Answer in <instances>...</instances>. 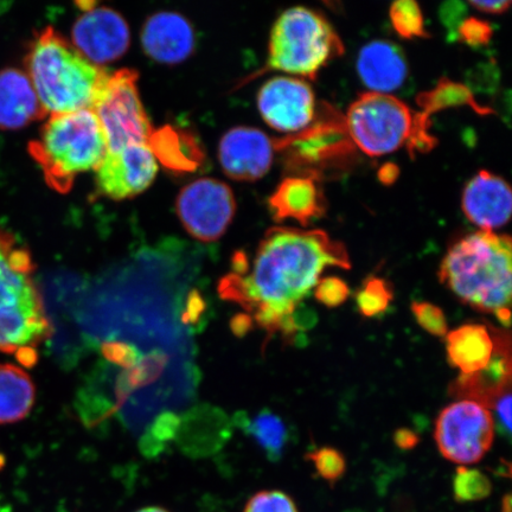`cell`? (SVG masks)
<instances>
[{
  "label": "cell",
  "instance_id": "cell-38",
  "mask_svg": "<svg viewBox=\"0 0 512 512\" xmlns=\"http://www.w3.org/2000/svg\"><path fill=\"white\" fill-rule=\"evenodd\" d=\"M134 512H170V511L166 510L165 508H162V507H146V508H142L137 511H134Z\"/></svg>",
  "mask_w": 512,
  "mask_h": 512
},
{
  "label": "cell",
  "instance_id": "cell-18",
  "mask_svg": "<svg viewBox=\"0 0 512 512\" xmlns=\"http://www.w3.org/2000/svg\"><path fill=\"white\" fill-rule=\"evenodd\" d=\"M357 72L370 92L389 94L405 83L408 63L405 54L395 43L374 40L358 54Z\"/></svg>",
  "mask_w": 512,
  "mask_h": 512
},
{
  "label": "cell",
  "instance_id": "cell-15",
  "mask_svg": "<svg viewBox=\"0 0 512 512\" xmlns=\"http://www.w3.org/2000/svg\"><path fill=\"white\" fill-rule=\"evenodd\" d=\"M462 207L467 219L480 230L494 232L510 220L512 195L509 184L489 171H480L466 184Z\"/></svg>",
  "mask_w": 512,
  "mask_h": 512
},
{
  "label": "cell",
  "instance_id": "cell-23",
  "mask_svg": "<svg viewBox=\"0 0 512 512\" xmlns=\"http://www.w3.org/2000/svg\"><path fill=\"white\" fill-rule=\"evenodd\" d=\"M238 421L241 430L254 439L267 458L279 462L288 441L285 421L267 408L253 416L239 414Z\"/></svg>",
  "mask_w": 512,
  "mask_h": 512
},
{
  "label": "cell",
  "instance_id": "cell-24",
  "mask_svg": "<svg viewBox=\"0 0 512 512\" xmlns=\"http://www.w3.org/2000/svg\"><path fill=\"white\" fill-rule=\"evenodd\" d=\"M452 488L457 503H476L491 495L492 483L482 471L459 466L453 477Z\"/></svg>",
  "mask_w": 512,
  "mask_h": 512
},
{
  "label": "cell",
  "instance_id": "cell-30",
  "mask_svg": "<svg viewBox=\"0 0 512 512\" xmlns=\"http://www.w3.org/2000/svg\"><path fill=\"white\" fill-rule=\"evenodd\" d=\"M350 296V288L344 280L336 277L320 279L315 287L317 302L329 309L343 305Z\"/></svg>",
  "mask_w": 512,
  "mask_h": 512
},
{
  "label": "cell",
  "instance_id": "cell-25",
  "mask_svg": "<svg viewBox=\"0 0 512 512\" xmlns=\"http://www.w3.org/2000/svg\"><path fill=\"white\" fill-rule=\"evenodd\" d=\"M393 298V287L388 281L369 277L356 294V304L364 317L374 318L388 310Z\"/></svg>",
  "mask_w": 512,
  "mask_h": 512
},
{
  "label": "cell",
  "instance_id": "cell-5",
  "mask_svg": "<svg viewBox=\"0 0 512 512\" xmlns=\"http://www.w3.org/2000/svg\"><path fill=\"white\" fill-rule=\"evenodd\" d=\"M29 152L49 187L67 194L76 177L99 168L108 145L98 117L92 110H82L50 115Z\"/></svg>",
  "mask_w": 512,
  "mask_h": 512
},
{
  "label": "cell",
  "instance_id": "cell-41",
  "mask_svg": "<svg viewBox=\"0 0 512 512\" xmlns=\"http://www.w3.org/2000/svg\"><path fill=\"white\" fill-rule=\"evenodd\" d=\"M349 512H360V511H349Z\"/></svg>",
  "mask_w": 512,
  "mask_h": 512
},
{
  "label": "cell",
  "instance_id": "cell-3",
  "mask_svg": "<svg viewBox=\"0 0 512 512\" xmlns=\"http://www.w3.org/2000/svg\"><path fill=\"white\" fill-rule=\"evenodd\" d=\"M25 66L46 115L92 110L108 78L105 69L51 27L31 42Z\"/></svg>",
  "mask_w": 512,
  "mask_h": 512
},
{
  "label": "cell",
  "instance_id": "cell-31",
  "mask_svg": "<svg viewBox=\"0 0 512 512\" xmlns=\"http://www.w3.org/2000/svg\"><path fill=\"white\" fill-rule=\"evenodd\" d=\"M458 34L464 42L471 46H478V44H485L490 40L492 29L488 23L470 18L460 24Z\"/></svg>",
  "mask_w": 512,
  "mask_h": 512
},
{
  "label": "cell",
  "instance_id": "cell-27",
  "mask_svg": "<svg viewBox=\"0 0 512 512\" xmlns=\"http://www.w3.org/2000/svg\"><path fill=\"white\" fill-rule=\"evenodd\" d=\"M306 460L315 467L317 475L331 485L341 480L347 471V460L334 447L324 446L307 453Z\"/></svg>",
  "mask_w": 512,
  "mask_h": 512
},
{
  "label": "cell",
  "instance_id": "cell-32",
  "mask_svg": "<svg viewBox=\"0 0 512 512\" xmlns=\"http://www.w3.org/2000/svg\"><path fill=\"white\" fill-rule=\"evenodd\" d=\"M491 408L495 409L496 413V419L495 422H497L499 430L503 432V434L507 435V437H510L511 434V393H505L501 396V398H498L494 405L491 406Z\"/></svg>",
  "mask_w": 512,
  "mask_h": 512
},
{
  "label": "cell",
  "instance_id": "cell-14",
  "mask_svg": "<svg viewBox=\"0 0 512 512\" xmlns=\"http://www.w3.org/2000/svg\"><path fill=\"white\" fill-rule=\"evenodd\" d=\"M278 140L271 139L254 127L238 126L221 139L219 159L229 178L240 182H254L271 170Z\"/></svg>",
  "mask_w": 512,
  "mask_h": 512
},
{
  "label": "cell",
  "instance_id": "cell-10",
  "mask_svg": "<svg viewBox=\"0 0 512 512\" xmlns=\"http://www.w3.org/2000/svg\"><path fill=\"white\" fill-rule=\"evenodd\" d=\"M176 209L179 220L192 238L211 242L227 232L234 219L236 202L226 183L201 178L179 192Z\"/></svg>",
  "mask_w": 512,
  "mask_h": 512
},
{
  "label": "cell",
  "instance_id": "cell-9",
  "mask_svg": "<svg viewBox=\"0 0 512 512\" xmlns=\"http://www.w3.org/2000/svg\"><path fill=\"white\" fill-rule=\"evenodd\" d=\"M494 415L482 403L459 400L440 412L434 439L441 456L460 466L477 464L495 440Z\"/></svg>",
  "mask_w": 512,
  "mask_h": 512
},
{
  "label": "cell",
  "instance_id": "cell-2",
  "mask_svg": "<svg viewBox=\"0 0 512 512\" xmlns=\"http://www.w3.org/2000/svg\"><path fill=\"white\" fill-rule=\"evenodd\" d=\"M510 236L479 232L448 248L439 268L440 283L460 302L484 313L510 309L512 294Z\"/></svg>",
  "mask_w": 512,
  "mask_h": 512
},
{
  "label": "cell",
  "instance_id": "cell-29",
  "mask_svg": "<svg viewBox=\"0 0 512 512\" xmlns=\"http://www.w3.org/2000/svg\"><path fill=\"white\" fill-rule=\"evenodd\" d=\"M416 322L428 334L435 337H446L448 324L445 313L439 306L427 302H415L411 306Z\"/></svg>",
  "mask_w": 512,
  "mask_h": 512
},
{
  "label": "cell",
  "instance_id": "cell-35",
  "mask_svg": "<svg viewBox=\"0 0 512 512\" xmlns=\"http://www.w3.org/2000/svg\"><path fill=\"white\" fill-rule=\"evenodd\" d=\"M394 443L403 451L413 450L420 443L419 434L409 428H399L394 433Z\"/></svg>",
  "mask_w": 512,
  "mask_h": 512
},
{
  "label": "cell",
  "instance_id": "cell-21",
  "mask_svg": "<svg viewBox=\"0 0 512 512\" xmlns=\"http://www.w3.org/2000/svg\"><path fill=\"white\" fill-rule=\"evenodd\" d=\"M274 220L292 219L309 226L313 219L324 214V198L313 178L284 179L268 200Z\"/></svg>",
  "mask_w": 512,
  "mask_h": 512
},
{
  "label": "cell",
  "instance_id": "cell-17",
  "mask_svg": "<svg viewBox=\"0 0 512 512\" xmlns=\"http://www.w3.org/2000/svg\"><path fill=\"white\" fill-rule=\"evenodd\" d=\"M142 44L146 55L163 64H178L195 49V32L187 18L162 11L144 24Z\"/></svg>",
  "mask_w": 512,
  "mask_h": 512
},
{
  "label": "cell",
  "instance_id": "cell-20",
  "mask_svg": "<svg viewBox=\"0 0 512 512\" xmlns=\"http://www.w3.org/2000/svg\"><path fill=\"white\" fill-rule=\"evenodd\" d=\"M495 347L494 329L483 324H464L446 335L448 363L464 376L477 374L488 367Z\"/></svg>",
  "mask_w": 512,
  "mask_h": 512
},
{
  "label": "cell",
  "instance_id": "cell-36",
  "mask_svg": "<svg viewBox=\"0 0 512 512\" xmlns=\"http://www.w3.org/2000/svg\"><path fill=\"white\" fill-rule=\"evenodd\" d=\"M470 4L479 11L488 12V14H503L510 8L511 2L503 0V2H478L471 0Z\"/></svg>",
  "mask_w": 512,
  "mask_h": 512
},
{
  "label": "cell",
  "instance_id": "cell-37",
  "mask_svg": "<svg viewBox=\"0 0 512 512\" xmlns=\"http://www.w3.org/2000/svg\"><path fill=\"white\" fill-rule=\"evenodd\" d=\"M502 512H511V495H505L502 502Z\"/></svg>",
  "mask_w": 512,
  "mask_h": 512
},
{
  "label": "cell",
  "instance_id": "cell-28",
  "mask_svg": "<svg viewBox=\"0 0 512 512\" xmlns=\"http://www.w3.org/2000/svg\"><path fill=\"white\" fill-rule=\"evenodd\" d=\"M243 512H300L291 496L279 490L256 492L243 508Z\"/></svg>",
  "mask_w": 512,
  "mask_h": 512
},
{
  "label": "cell",
  "instance_id": "cell-19",
  "mask_svg": "<svg viewBox=\"0 0 512 512\" xmlns=\"http://www.w3.org/2000/svg\"><path fill=\"white\" fill-rule=\"evenodd\" d=\"M46 117L29 76L16 68L0 72V128L15 131Z\"/></svg>",
  "mask_w": 512,
  "mask_h": 512
},
{
  "label": "cell",
  "instance_id": "cell-40",
  "mask_svg": "<svg viewBox=\"0 0 512 512\" xmlns=\"http://www.w3.org/2000/svg\"><path fill=\"white\" fill-rule=\"evenodd\" d=\"M4 466H5V458H4L3 454H0V470H2Z\"/></svg>",
  "mask_w": 512,
  "mask_h": 512
},
{
  "label": "cell",
  "instance_id": "cell-13",
  "mask_svg": "<svg viewBox=\"0 0 512 512\" xmlns=\"http://www.w3.org/2000/svg\"><path fill=\"white\" fill-rule=\"evenodd\" d=\"M315 107V93L309 83L290 76L268 80L258 93L262 119L279 132L304 130L315 118Z\"/></svg>",
  "mask_w": 512,
  "mask_h": 512
},
{
  "label": "cell",
  "instance_id": "cell-1",
  "mask_svg": "<svg viewBox=\"0 0 512 512\" xmlns=\"http://www.w3.org/2000/svg\"><path fill=\"white\" fill-rule=\"evenodd\" d=\"M329 267L350 270L347 248L324 230L275 227L267 230L252 262L238 252L233 271L220 281L223 299L239 304L268 335L296 341L291 315Z\"/></svg>",
  "mask_w": 512,
  "mask_h": 512
},
{
  "label": "cell",
  "instance_id": "cell-16",
  "mask_svg": "<svg viewBox=\"0 0 512 512\" xmlns=\"http://www.w3.org/2000/svg\"><path fill=\"white\" fill-rule=\"evenodd\" d=\"M495 354L488 367L470 376L460 375L450 388L459 399L472 400L491 408L511 389V338L509 332L494 329Z\"/></svg>",
  "mask_w": 512,
  "mask_h": 512
},
{
  "label": "cell",
  "instance_id": "cell-8",
  "mask_svg": "<svg viewBox=\"0 0 512 512\" xmlns=\"http://www.w3.org/2000/svg\"><path fill=\"white\" fill-rule=\"evenodd\" d=\"M137 82L136 70H118L108 75L96 96L92 111L105 132L108 151L132 144L149 145L155 133L140 99Z\"/></svg>",
  "mask_w": 512,
  "mask_h": 512
},
{
  "label": "cell",
  "instance_id": "cell-12",
  "mask_svg": "<svg viewBox=\"0 0 512 512\" xmlns=\"http://www.w3.org/2000/svg\"><path fill=\"white\" fill-rule=\"evenodd\" d=\"M83 14L72 30L73 46L88 61L104 64L120 59L130 48V28L119 12L83 3Z\"/></svg>",
  "mask_w": 512,
  "mask_h": 512
},
{
  "label": "cell",
  "instance_id": "cell-34",
  "mask_svg": "<svg viewBox=\"0 0 512 512\" xmlns=\"http://www.w3.org/2000/svg\"><path fill=\"white\" fill-rule=\"evenodd\" d=\"M104 354L113 362L131 366L134 361V352L130 345L123 343H111L104 345Z\"/></svg>",
  "mask_w": 512,
  "mask_h": 512
},
{
  "label": "cell",
  "instance_id": "cell-11",
  "mask_svg": "<svg viewBox=\"0 0 512 512\" xmlns=\"http://www.w3.org/2000/svg\"><path fill=\"white\" fill-rule=\"evenodd\" d=\"M157 172V158L149 145L132 144L108 151L95 170L96 192L113 201L128 200L149 188Z\"/></svg>",
  "mask_w": 512,
  "mask_h": 512
},
{
  "label": "cell",
  "instance_id": "cell-7",
  "mask_svg": "<svg viewBox=\"0 0 512 512\" xmlns=\"http://www.w3.org/2000/svg\"><path fill=\"white\" fill-rule=\"evenodd\" d=\"M343 53L342 40L326 19L296 6L274 23L266 67L259 74L280 70L313 80L320 69Z\"/></svg>",
  "mask_w": 512,
  "mask_h": 512
},
{
  "label": "cell",
  "instance_id": "cell-26",
  "mask_svg": "<svg viewBox=\"0 0 512 512\" xmlns=\"http://www.w3.org/2000/svg\"><path fill=\"white\" fill-rule=\"evenodd\" d=\"M390 21L403 38L427 37L420 6L413 0H399L389 10Z\"/></svg>",
  "mask_w": 512,
  "mask_h": 512
},
{
  "label": "cell",
  "instance_id": "cell-6",
  "mask_svg": "<svg viewBox=\"0 0 512 512\" xmlns=\"http://www.w3.org/2000/svg\"><path fill=\"white\" fill-rule=\"evenodd\" d=\"M427 115L416 114L393 95L368 92L352 102L345 128L358 149L371 157L388 155L407 143L411 151L430 149L434 139L427 132Z\"/></svg>",
  "mask_w": 512,
  "mask_h": 512
},
{
  "label": "cell",
  "instance_id": "cell-22",
  "mask_svg": "<svg viewBox=\"0 0 512 512\" xmlns=\"http://www.w3.org/2000/svg\"><path fill=\"white\" fill-rule=\"evenodd\" d=\"M35 400L36 387L29 374L14 364L0 363V425L27 418Z\"/></svg>",
  "mask_w": 512,
  "mask_h": 512
},
{
  "label": "cell",
  "instance_id": "cell-39",
  "mask_svg": "<svg viewBox=\"0 0 512 512\" xmlns=\"http://www.w3.org/2000/svg\"><path fill=\"white\" fill-rule=\"evenodd\" d=\"M0 512H10V507L8 504L0 502Z\"/></svg>",
  "mask_w": 512,
  "mask_h": 512
},
{
  "label": "cell",
  "instance_id": "cell-33",
  "mask_svg": "<svg viewBox=\"0 0 512 512\" xmlns=\"http://www.w3.org/2000/svg\"><path fill=\"white\" fill-rule=\"evenodd\" d=\"M292 324L297 332L309 331L318 322L317 313L304 303L294 307L291 315Z\"/></svg>",
  "mask_w": 512,
  "mask_h": 512
},
{
  "label": "cell",
  "instance_id": "cell-4",
  "mask_svg": "<svg viewBox=\"0 0 512 512\" xmlns=\"http://www.w3.org/2000/svg\"><path fill=\"white\" fill-rule=\"evenodd\" d=\"M28 248L0 228V352L36 350L53 335Z\"/></svg>",
  "mask_w": 512,
  "mask_h": 512
}]
</instances>
